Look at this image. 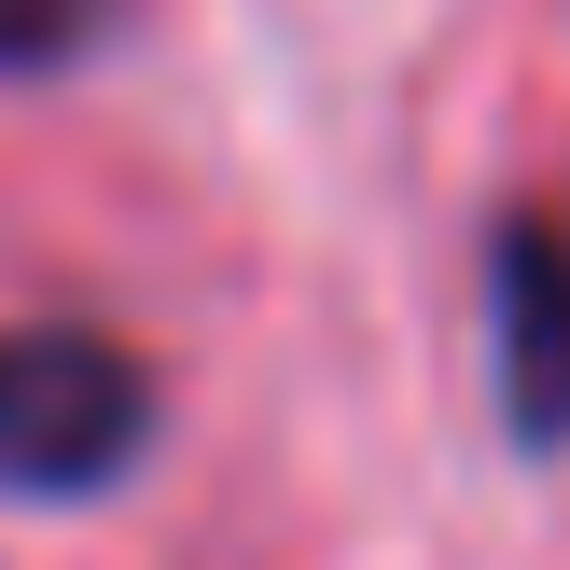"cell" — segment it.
Returning a JSON list of instances; mask_svg holds the SVG:
<instances>
[{"label":"cell","mask_w":570,"mask_h":570,"mask_svg":"<svg viewBox=\"0 0 570 570\" xmlns=\"http://www.w3.org/2000/svg\"><path fill=\"white\" fill-rule=\"evenodd\" d=\"M167 445V376L111 321H0V501H111Z\"/></svg>","instance_id":"6da1fadb"},{"label":"cell","mask_w":570,"mask_h":570,"mask_svg":"<svg viewBox=\"0 0 570 570\" xmlns=\"http://www.w3.org/2000/svg\"><path fill=\"white\" fill-rule=\"evenodd\" d=\"M488 404L515 460H570V223L529 195L488 223Z\"/></svg>","instance_id":"7a4b0ae2"},{"label":"cell","mask_w":570,"mask_h":570,"mask_svg":"<svg viewBox=\"0 0 570 570\" xmlns=\"http://www.w3.org/2000/svg\"><path fill=\"white\" fill-rule=\"evenodd\" d=\"M111 28V0H0V83H42V70H70L83 42Z\"/></svg>","instance_id":"3957f363"}]
</instances>
